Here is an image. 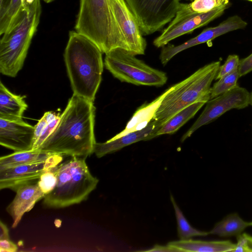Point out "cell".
<instances>
[{"instance_id": "6da1fadb", "label": "cell", "mask_w": 252, "mask_h": 252, "mask_svg": "<svg viewBox=\"0 0 252 252\" xmlns=\"http://www.w3.org/2000/svg\"><path fill=\"white\" fill-rule=\"evenodd\" d=\"M95 112L93 102L73 94L57 126L38 149L86 158L94 153L96 143Z\"/></svg>"}, {"instance_id": "7a4b0ae2", "label": "cell", "mask_w": 252, "mask_h": 252, "mask_svg": "<svg viewBox=\"0 0 252 252\" xmlns=\"http://www.w3.org/2000/svg\"><path fill=\"white\" fill-rule=\"evenodd\" d=\"M102 53L85 35L69 32L63 56L74 94L94 102L102 79Z\"/></svg>"}, {"instance_id": "3957f363", "label": "cell", "mask_w": 252, "mask_h": 252, "mask_svg": "<svg viewBox=\"0 0 252 252\" xmlns=\"http://www.w3.org/2000/svg\"><path fill=\"white\" fill-rule=\"evenodd\" d=\"M75 29L93 41L103 53L118 48L128 51L110 0H80Z\"/></svg>"}, {"instance_id": "277c9868", "label": "cell", "mask_w": 252, "mask_h": 252, "mask_svg": "<svg viewBox=\"0 0 252 252\" xmlns=\"http://www.w3.org/2000/svg\"><path fill=\"white\" fill-rule=\"evenodd\" d=\"M220 65V61L212 62L174 85L152 119L156 126L160 128L177 113L195 102L210 100L211 85Z\"/></svg>"}, {"instance_id": "5b68a950", "label": "cell", "mask_w": 252, "mask_h": 252, "mask_svg": "<svg viewBox=\"0 0 252 252\" xmlns=\"http://www.w3.org/2000/svg\"><path fill=\"white\" fill-rule=\"evenodd\" d=\"M98 182L91 173L85 158L71 156L59 165L57 184L44 196L43 204L49 208H62L80 203L87 199Z\"/></svg>"}, {"instance_id": "8992f818", "label": "cell", "mask_w": 252, "mask_h": 252, "mask_svg": "<svg viewBox=\"0 0 252 252\" xmlns=\"http://www.w3.org/2000/svg\"><path fill=\"white\" fill-rule=\"evenodd\" d=\"M40 0L27 2L16 24L0 41V72L14 77L22 69L32 40L40 22Z\"/></svg>"}, {"instance_id": "52a82bcc", "label": "cell", "mask_w": 252, "mask_h": 252, "mask_svg": "<svg viewBox=\"0 0 252 252\" xmlns=\"http://www.w3.org/2000/svg\"><path fill=\"white\" fill-rule=\"evenodd\" d=\"M104 65L122 82L135 85L160 87L167 81L166 74L154 68L131 52L116 48L105 54Z\"/></svg>"}, {"instance_id": "ba28073f", "label": "cell", "mask_w": 252, "mask_h": 252, "mask_svg": "<svg viewBox=\"0 0 252 252\" xmlns=\"http://www.w3.org/2000/svg\"><path fill=\"white\" fill-rule=\"evenodd\" d=\"M135 16L143 35L161 29L175 17L180 0H125Z\"/></svg>"}, {"instance_id": "9c48e42d", "label": "cell", "mask_w": 252, "mask_h": 252, "mask_svg": "<svg viewBox=\"0 0 252 252\" xmlns=\"http://www.w3.org/2000/svg\"><path fill=\"white\" fill-rule=\"evenodd\" d=\"M249 97L248 91L238 85L209 100L205 104L206 106L202 113L182 136L181 141H184L199 128L214 122L227 111L232 109L246 108L249 105Z\"/></svg>"}, {"instance_id": "30bf717a", "label": "cell", "mask_w": 252, "mask_h": 252, "mask_svg": "<svg viewBox=\"0 0 252 252\" xmlns=\"http://www.w3.org/2000/svg\"><path fill=\"white\" fill-rule=\"evenodd\" d=\"M230 6L229 3L207 13H192L187 11L181 3L175 17L161 34L155 39L153 44L157 48L162 47L171 40L207 25L220 17Z\"/></svg>"}, {"instance_id": "8fae6325", "label": "cell", "mask_w": 252, "mask_h": 252, "mask_svg": "<svg viewBox=\"0 0 252 252\" xmlns=\"http://www.w3.org/2000/svg\"><path fill=\"white\" fill-rule=\"evenodd\" d=\"M63 156L53 154L45 160L0 168V189H8L16 192L24 186L37 183L44 172L60 164Z\"/></svg>"}, {"instance_id": "7c38bea8", "label": "cell", "mask_w": 252, "mask_h": 252, "mask_svg": "<svg viewBox=\"0 0 252 252\" xmlns=\"http://www.w3.org/2000/svg\"><path fill=\"white\" fill-rule=\"evenodd\" d=\"M247 24L238 15L231 16L217 26L204 29L200 34L182 44L174 46L168 43L162 47L159 55L160 61L165 65L180 52L198 44L209 43L216 37L226 33L244 29Z\"/></svg>"}, {"instance_id": "4fadbf2b", "label": "cell", "mask_w": 252, "mask_h": 252, "mask_svg": "<svg viewBox=\"0 0 252 252\" xmlns=\"http://www.w3.org/2000/svg\"><path fill=\"white\" fill-rule=\"evenodd\" d=\"M111 9L125 39L128 51L135 55L145 54L147 42L138 22L125 0H110Z\"/></svg>"}, {"instance_id": "5bb4252c", "label": "cell", "mask_w": 252, "mask_h": 252, "mask_svg": "<svg viewBox=\"0 0 252 252\" xmlns=\"http://www.w3.org/2000/svg\"><path fill=\"white\" fill-rule=\"evenodd\" d=\"M34 126L23 119L16 121L0 118V144L14 152L32 149Z\"/></svg>"}, {"instance_id": "9a60e30c", "label": "cell", "mask_w": 252, "mask_h": 252, "mask_svg": "<svg viewBox=\"0 0 252 252\" xmlns=\"http://www.w3.org/2000/svg\"><path fill=\"white\" fill-rule=\"evenodd\" d=\"M16 192L14 198L6 208V211L13 219V228L17 227L24 214L32 210L45 196L37 183L24 186Z\"/></svg>"}, {"instance_id": "2e32d148", "label": "cell", "mask_w": 252, "mask_h": 252, "mask_svg": "<svg viewBox=\"0 0 252 252\" xmlns=\"http://www.w3.org/2000/svg\"><path fill=\"white\" fill-rule=\"evenodd\" d=\"M159 129L155 121L152 120L147 126L141 130L129 132L114 140L109 139L104 143H96L94 153L98 158H100L131 144L152 139L156 137V133Z\"/></svg>"}, {"instance_id": "e0dca14e", "label": "cell", "mask_w": 252, "mask_h": 252, "mask_svg": "<svg viewBox=\"0 0 252 252\" xmlns=\"http://www.w3.org/2000/svg\"><path fill=\"white\" fill-rule=\"evenodd\" d=\"M173 89V86L150 103L144 104L139 107L127 123L125 128L111 138L114 140L129 132L141 130L146 127L153 119L166 95Z\"/></svg>"}, {"instance_id": "ac0fdd59", "label": "cell", "mask_w": 252, "mask_h": 252, "mask_svg": "<svg viewBox=\"0 0 252 252\" xmlns=\"http://www.w3.org/2000/svg\"><path fill=\"white\" fill-rule=\"evenodd\" d=\"M25 96L16 95L0 82V118L16 121L22 119L24 113L28 108L24 98Z\"/></svg>"}, {"instance_id": "d6986e66", "label": "cell", "mask_w": 252, "mask_h": 252, "mask_svg": "<svg viewBox=\"0 0 252 252\" xmlns=\"http://www.w3.org/2000/svg\"><path fill=\"white\" fill-rule=\"evenodd\" d=\"M167 244L179 249L182 252H233L236 247V244L229 240L201 241L190 239L172 241Z\"/></svg>"}, {"instance_id": "ffe728a7", "label": "cell", "mask_w": 252, "mask_h": 252, "mask_svg": "<svg viewBox=\"0 0 252 252\" xmlns=\"http://www.w3.org/2000/svg\"><path fill=\"white\" fill-rule=\"evenodd\" d=\"M252 226V221L243 220L237 213L229 214L219 221L209 232V234L220 237L237 236L248 227Z\"/></svg>"}, {"instance_id": "44dd1931", "label": "cell", "mask_w": 252, "mask_h": 252, "mask_svg": "<svg viewBox=\"0 0 252 252\" xmlns=\"http://www.w3.org/2000/svg\"><path fill=\"white\" fill-rule=\"evenodd\" d=\"M206 101L195 102L180 110L165 123L156 133V137L162 134H171L176 132L206 103Z\"/></svg>"}, {"instance_id": "7402d4cb", "label": "cell", "mask_w": 252, "mask_h": 252, "mask_svg": "<svg viewBox=\"0 0 252 252\" xmlns=\"http://www.w3.org/2000/svg\"><path fill=\"white\" fill-rule=\"evenodd\" d=\"M53 154L40 149L14 152L10 155L1 157L0 168H5L46 160Z\"/></svg>"}, {"instance_id": "603a6c76", "label": "cell", "mask_w": 252, "mask_h": 252, "mask_svg": "<svg viewBox=\"0 0 252 252\" xmlns=\"http://www.w3.org/2000/svg\"><path fill=\"white\" fill-rule=\"evenodd\" d=\"M61 118L53 111L46 112L34 126L32 150L38 149L57 126Z\"/></svg>"}, {"instance_id": "cb8c5ba5", "label": "cell", "mask_w": 252, "mask_h": 252, "mask_svg": "<svg viewBox=\"0 0 252 252\" xmlns=\"http://www.w3.org/2000/svg\"><path fill=\"white\" fill-rule=\"evenodd\" d=\"M27 3L26 0H10L3 14L0 16V34L9 32L19 21Z\"/></svg>"}, {"instance_id": "d4e9b609", "label": "cell", "mask_w": 252, "mask_h": 252, "mask_svg": "<svg viewBox=\"0 0 252 252\" xmlns=\"http://www.w3.org/2000/svg\"><path fill=\"white\" fill-rule=\"evenodd\" d=\"M170 199L175 211L177 222L178 234L180 240L189 239L194 236H206L209 234V232L199 230L192 227L186 219L172 195H170Z\"/></svg>"}, {"instance_id": "484cf974", "label": "cell", "mask_w": 252, "mask_h": 252, "mask_svg": "<svg viewBox=\"0 0 252 252\" xmlns=\"http://www.w3.org/2000/svg\"><path fill=\"white\" fill-rule=\"evenodd\" d=\"M239 78L237 69L219 79L210 89V99L238 86Z\"/></svg>"}, {"instance_id": "4316f807", "label": "cell", "mask_w": 252, "mask_h": 252, "mask_svg": "<svg viewBox=\"0 0 252 252\" xmlns=\"http://www.w3.org/2000/svg\"><path fill=\"white\" fill-rule=\"evenodd\" d=\"M229 3V0H193L189 3H181V5L190 13H203Z\"/></svg>"}, {"instance_id": "83f0119b", "label": "cell", "mask_w": 252, "mask_h": 252, "mask_svg": "<svg viewBox=\"0 0 252 252\" xmlns=\"http://www.w3.org/2000/svg\"><path fill=\"white\" fill-rule=\"evenodd\" d=\"M59 165L44 172L37 183L45 195L53 190L57 183V169Z\"/></svg>"}, {"instance_id": "f1b7e54d", "label": "cell", "mask_w": 252, "mask_h": 252, "mask_svg": "<svg viewBox=\"0 0 252 252\" xmlns=\"http://www.w3.org/2000/svg\"><path fill=\"white\" fill-rule=\"evenodd\" d=\"M239 58L237 55H230L228 56L224 63L220 65L215 78L218 80L238 69L239 63Z\"/></svg>"}, {"instance_id": "f546056e", "label": "cell", "mask_w": 252, "mask_h": 252, "mask_svg": "<svg viewBox=\"0 0 252 252\" xmlns=\"http://www.w3.org/2000/svg\"><path fill=\"white\" fill-rule=\"evenodd\" d=\"M237 243L233 252H252V236L246 233L236 236Z\"/></svg>"}, {"instance_id": "4dcf8cb0", "label": "cell", "mask_w": 252, "mask_h": 252, "mask_svg": "<svg viewBox=\"0 0 252 252\" xmlns=\"http://www.w3.org/2000/svg\"><path fill=\"white\" fill-rule=\"evenodd\" d=\"M238 71L239 77L252 71V53L247 57L240 60Z\"/></svg>"}, {"instance_id": "1f68e13d", "label": "cell", "mask_w": 252, "mask_h": 252, "mask_svg": "<svg viewBox=\"0 0 252 252\" xmlns=\"http://www.w3.org/2000/svg\"><path fill=\"white\" fill-rule=\"evenodd\" d=\"M17 250V246L10 239L0 240V252H15Z\"/></svg>"}, {"instance_id": "d6a6232c", "label": "cell", "mask_w": 252, "mask_h": 252, "mask_svg": "<svg viewBox=\"0 0 252 252\" xmlns=\"http://www.w3.org/2000/svg\"><path fill=\"white\" fill-rule=\"evenodd\" d=\"M143 252H182L179 249L167 244L166 246L155 245L150 250L143 251Z\"/></svg>"}, {"instance_id": "836d02e7", "label": "cell", "mask_w": 252, "mask_h": 252, "mask_svg": "<svg viewBox=\"0 0 252 252\" xmlns=\"http://www.w3.org/2000/svg\"><path fill=\"white\" fill-rule=\"evenodd\" d=\"M0 240L2 239H10L9 236V230L5 223L1 220L0 222Z\"/></svg>"}, {"instance_id": "e575fe53", "label": "cell", "mask_w": 252, "mask_h": 252, "mask_svg": "<svg viewBox=\"0 0 252 252\" xmlns=\"http://www.w3.org/2000/svg\"><path fill=\"white\" fill-rule=\"evenodd\" d=\"M249 105H251L252 107V91L251 93H250Z\"/></svg>"}, {"instance_id": "d590c367", "label": "cell", "mask_w": 252, "mask_h": 252, "mask_svg": "<svg viewBox=\"0 0 252 252\" xmlns=\"http://www.w3.org/2000/svg\"><path fill=\"white\" fill-rule=\"evenodd\" d=\"M26 2L29 4H32L34 0H26Z\"/></svg>"}, {"instance_id": "8d00e7d4", "label": "cell", "mask_w": 252, "mask_h": 252, "mask_svg": "<svg viewBox=\"0 0 252 252\" xmlns=\"http://www.w3.org/2000/svg\"><path fill=\"white\" fill-rule=\"evenodd\" d=\"M46 3H50L54 1L55 0H43Z\"/></svg>"}, {"instance_id": "74e56055", "label": "cell", "mask_w": 252, "mask_h": 252, "mask_svg": "<svg viewBox=\"0 0 252 252\" xmlns=\"http://www.w3.org/2000/svg\"><path fill=\"white\" fill-rule=\"evenodd\" d=\"M248 0V1L252 2V0Z\"/></svg>"}, {"instance_id": "f35d334b", "label": "cell", "mask_w": 252, "mask_h": 252, "mask_svg": "<svg viewBox=\"0 0 252 252\" xmlns=\"http://www.w3.org/2000/svg\"><path fill=\"white\" fill-rule=\"evenodd\" d=\"M191 0V1H193V0Z\"/></svg>"}, {"instance_id": "ab89813d", "label": "cell", "mask_w": 252, "mask_h": 252, "mask_svg": "<svg viewBox=\"0 0 252 252\" xmlns=\"http://www.w3.org/2000/svg\"></svg>"}]
</instances>
